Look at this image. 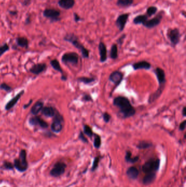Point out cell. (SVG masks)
<instances>
[{"label":"cell","instance_id":"1","mask_svg":"<svg viewBox=\"0 0 186 187\" xmlns=\"http://www.w3.org/2000/svg\"><path fill=\"white\" fill-rule=\"evenodd\" d=\"M114 106L118 108L122 117L128 118L134 116L136 113L135 108L131 105L129 100L124 96H117L113 101Z\"/></svg>","mask_w":186,"mask_h":187},{"label":"cell","instance_id":"2","mask_svg":"<svg viewBox=\"0 0 186 187\" xmlns=\"http://www.w3.org/2000/svg\"><path fill=\"white\" fill-rule=\"evenodd\" d=\"M65 40L71 43L75 48L78 49L81 51L83 56L84 58H89V51L87 48H85L83 44L81 43L78 40V38L74 34L67 35L65 37Z\"/></svg>","mask_w":186,"mask_h":187},{"label":"cell","instance_id":"3","mask_svg":"<svg viewBox=\"0 0 186 187\" xmlns=\"http://www.w3.org/2000/svg\"><path fill=\"white\" fill-rule=\"evenodd\" d=\"M14 167L20 172H24L28 168V164L26 159V152L25 150H22L19 158L15 159Z\"/></svg>","mask_w":186,"mask_h":187},{"label":"cell","instance_id":"4","mask_svg":"<svg viewBox=\"0 0 186 187\" xmlns=\"http://www.w3.org/2000/svg\"><path fill=\"white\" fill-rule=\"evenodd\" d=\"M160 166V160L159 159H151L146 162L142 166V171L145 173H155L158 170Z\"/></svg>","mask_w":186,"mask_h":187},{"label":"cell","instance_id":"5","mask_svg":"<svg viewBox=\"0 0 186 187\" xmlns=\"http://www.w3.org/2000/svg\"><path fill=\"white\" fill-rule=\"evenodd\" d=\"M167 36L172 46L175 47L180 41L181 35L177 28L169 29L167 31Z\"/></svg>","mask_w":186,"mask_h":187},{"label":"cell","instance_id":"6","mask_svg":"<svg viewBox=\"0 0 186 187\" xmlns=\"http://www.w3.org/2000/svg\"><path fill=\"white\" fill-rule=\"evenodd\" d=\"M164 12L161 11L154 17L150 19H147L145 23L142 25L144 27L147 29H153L154 27L159 25L163 19Z\"/></svg>","mask_w":186,"mask_h":187},{"label":"cell","instance_id":"7","mask_svg":"<svg viewBox=\"0 0 186 187\" xmlns=\"http://www.w3.org/2000/svg\"><path fill=\"white\" fill-rule=\"evenodd\" d=\"M54 117V121L51 126V130L54 132L58 133L62 130V123L63 122V118L58 112H56Z\"/></svg>","mask_w":186,"mask_h":187},{"label":"cell","instance_id":"8","mask_svg":"<svg viewBox=\"0 0 186 187\" xmlns=\"http://www.w3.org/2000/svg\"><path fill=\"white\" fill-rule=\"evenodd\" d=\"M67 165L62 162H57L54 165L52 169L50 171V175L54 177H57L63 175L66 170Z\"/></svg>","mask_w":186,"mask_h":187},{"label":"cell","instance_id":"9","mask_svg":"<svg viewBox=\"0 0 186 187\" xmlns=\"http://www.w3.org/2000/svg\"><path fill=\"white\" fill-rule=\"evenodd\" d=\"M79 55L74 52L65 53L62 56V62L65 64H70L72 65H77L79 61Z\"/></svg>","mask_w":186,"mask_h":187},{"label":"cell","instance_id":"10","mask_svg":"<svg viewBox=\"0 0 186 187\" xmlns=\"http://www.w3.org/2000/svg\"><path fill=\"white\" fill-rule=\"evenodd\" d=\"M130 13H124L119 15L115 21V25L120 31H122L124 29L128 22Z\"/></svg>","mask_w":186,"mask_h":187},{"label":"cell","instance_id":"11","mask_svg":"<svg viewBox=\"0 0 186 187\" xmlns=\"http://www.w3.org/2000/svg\"><path fill=\"white\" fill-rule=\"evenodd\" d=\"M154 73L156 75L157 80L159 85V87L158 88L164 89L165 84L166 82L165 74L164 70L159 67H157L156 69V70H154Z\"/></svg>","mask_w":186,"mask_h":187},{"label":"cell","instance_id":"12","mask_svg":"<svg viewBox=\"0 0 186 187\" xmlns=\"http://www.w3.org/2000/svg\"><path fill=\"white\" fill-rule=\"evenodd\" d=\"M124 75L120 71H114L110 74L109 76L110 81L112 82L116 85L120 84L122 81Z\"/></svg>","mask_w":186,"mask_h":187},{"label":"cell","instance_id":"13","mask_svg":"<svg viewBox=\"0 0 186 187\" xmlns=\"http://www.w3.org/2000/svg\"><path fill=\"white\" fill-rule=\"evenodd\" d=\"M98 49L100 55V61L101 62H104L107 60V50L106 44L103 42H99Z\"/></svg>","mask_w":186,"mask_h":187},{"label":"cell","instance_id":"14","mask_svg":"<svg viewBox=\"0 0 186 187\" xmlns=\"http://www.w3.org/2000/svg\"><path fill=\"white\" fill-rule=\"evenodd\" d=\"M29 123L33 125H39L42 128H47L48 127V124L46 121H43L42 119L38 117H34L30 118Z\"/></svg>","mask_w":186,"mask_h":187},{"label":"cell","instance_id":"15","mask_svg":"<svg viewBox=\"0 0 186 187\" xmlns=\"http://www.w3.org/2000/svg\"><path fill=\"white\" fill-rule=\"evenodd\" d=\"M151 67V65L150 62L146 61H141L136 62L133 65V68L134 70H149Z\"/></svg>","mask_w":186,"mask_h":187},{"label":"cell","instance_id":"16","mask_svg":"<svg viewBox=\"0 0 186 187\" xmlns=\"http://www.w3.org/2000/svg\"><path fill=\"white\" fill-rule=\"evenodd\" d=\"M75 0H60L58 2V4L60 7L65 9H70L75 5Z\"/></svg>","mask_w":186,"mask_h":187},{"label":"cell","instance_id":"17","mask_svg":"<svg viewBox=\"0 0 186 187\" xmlns=\"http://www.w3.org/2000/svg\"><path fill=\"white\" fill-rule=\"evenodd\" d=\"M46 67L47 66L45 64H38L31 67L30 69V72L35 74H38L45 71Z\"/></svg>","mask_w":186,"mask_h":187},{"label":"cell","instance_id":"18","mask_svg":"<svg viewBox=\"0 0 186 187\" xmlns=\"http://www.w3.org/2000/svg\"><path fill=\"white\" fill-rule=\"evenodd\" d=\"M129 178L131 180H136L139 175V170L135 167H130L127 169L126 172Z\"/></svg>","mask_w":186,"mask_h":187},{"label":"cell","instance_id":"19","mask_svg":"<svg viewBox=\"0 0 186 187\" xmlns=\"http://www.w3.org/2000/svg\"><path fill=\"white\" fill-rule=\"evenodd\" d=\"M44 15L47 18L57 20L60 15V12L55 9H46L44 12Z\"/></svg>","mask_w":186,"mask_h":187},{"label":"cell","instance_id":"20","mask_svg":"<svg viewBox=\"0 0 186 187\" xmlns=\"http://www.w3.org/2000/svg\"><path fill=\"white\" fill-rule=\"evenodd\" d=\"M23 93H24V91L20 92V93H19L17 95L15 96L14 97H13L11 100H10L6 106V110H9L14 106L15 105H16V103L20 99V98L22 96Z\"/></svg>","mask_w":186,"mask_h":187},{"label":"cell","instance_id":"21","mask_svg":"<svg viewBox=\"0 0 186 187\" xmlns=\"http://www.w3.org/2000/svg\"><path fill=\"white\" fill-rule=\"evenodd\" d=\"M156 175L155 173H146V176L144 177L142 180V183L145 185H149L153 182L156 179Z\"/></svg>","mask_w":186,"mask_h":187},{"label":"cell","instance_id":"22","mask_svg":"<svg viewBox=\"0 0 186 187\" xmlns=\"http://www.w3.org/2000/svg\"><path fill=\"white\" fill-rule=\"evenodd\" d=\"M56 111L53 107L50 106L44 107L42 110V114L48 117H54L56 113Z\"/></svg>","mask_w":186,"mask_h":187},{"label":"cell","instance_id":"23","mask_svg":"<svg viewBox=\"0 0 186 187\" xmlns=\"http://www.w3.org/2000/svg\"><path fill=\"white\" fill-rule=\"evenodd\" d=\"M149 19L146 14H140L136 15L134 18L133 19V22L135 25H143L146 20Z\"/></svg>","mask_w":186,"mask_h":187},{"label":"cell","instance_id":"24","mask_svg":"<svg viewBox=\"0 0 186 187\" xmlns=\"http://www.w3.org/2000/svg\"><path fill=\"white\" fill-rule=\"evenodd\" d=\"M43 103L41 101H38L37 102L33 107H32L31 110V113L33 115H36L40 111L42 110L43 108Z\"/></svg>","mask_w":186,"mask_h":187},{"label":"cell","instance_id":"25","mask_svg":"<svg viewBox=\"0 0 186 187\" xmlns=\"http://www.w3.org/2000/svg\"><path fill=\"white\" fill-rule=\"evenodd\" d=\"M134 0H117L116 5L120 8H127L131 6Z\"/></svg>","mask_w":186,"mask_h":187},{"label":"cell","instance_id":"26","mask_svg":"<svg viewBox=\"0 0 186 187\" xmlns=\"http://www.w3.org/2000/svg\"><path fill=\"white\" fill-rule=\"evenodd\" d=\"M139 157L136 156L134 158H131V151H126V155H125V160L126 161L131 164H134L136 162H138L139 160Z\"/></svg>","mask_w":186,"mask_h":187},{"label":"cell","instance_id":"27","mask_svg":"<svg viewBox=\"0 0 186 187\" xmlns=\"http://www.w3.org/2000/svg\"><path fill=\"white\" fill-rule=\"evenodd\" d=\"M158 12V8L156 6H150L147 8L146 11V14H145L147 15V17L148 18L149 17H152L153 15L156 14V13Z\"/></svg>","mask_w":186,"mask_h":187},{"label":"cell","instance_id":"28","mask_svg":"<svg viewBox=\"0 0 186 187\" xmlns=\"http://www.w3.org/2000/svg\"><path fill=\"white\" fill-rule=\"evenodd\" d=\"M110 56L111 59H116L118 57V47L116 44H113L112 45L110 52Z\"/></svg>","mask_w":186,"mask_h":187},{"label":"cell","instance_id":"29","mask_svg":"<svg viewBox=\"0 0 186 187\" xmlns=\"http://www.w3.org/2000/svg\"><path fill=\"white\" fill-rule=\"evenodd\" d=\"M78 80L81 82H83L85 84H88L94 82L96 79L95 78H92V77H81L78 78Z\"/></svg>","mask_w":186,"mask_h":187},{"label":"cell","instance_id":"30","mask_svg":"<svg viewBox=\"0 0 186 187\" xmlns=\"http://www.w3.org/2000/svg\"><path fill=\"white\" fill-rule=\"evenodd\" d=\"M17 42L20 47L25 48L28 47V40L25 37H19L17 39Z\"/></svg>","mask_w":186,"mask_h":187},{"label":"cell","instance_id":"31","mask_svg":"<svg viewBox=\"0 0 186 187\" xmlns=\"http://www.w3.org/2000/svg\"><path fill=\"white\" fill-rule=\"evenodd\" d=\"M152 144L147 141H141L139 142V144L137 145L136 147L140 149H144L146 148H149L150 147H152Z\"/></svg>","mask_w":186,"mask_h":187},{"label":"cell","instance_id":"32","mask_svg":"<svg viewBox=\"0 0 186 187\" xmlns=\"http://www.w3.org/2000/svg\"><path fill=\"white\" fill-rule=\"evenodd\" d=\"M50 64H51V66L55 69V70L57 71L58 72H61V73H63V71H62V69L61 67L60 66V64L58 62V61L57 60H51V62H50Z\"/></svg>","mask_w":186,"mask_h":187},{"label":"cell","instance_id":"33","mask_svg":"<svg viewBox=\"0 0 186 187\" xmlns=\"http://www.w3.org/2000/svg\"><path fill=\"white\" fill-rule=\"evenodd\" d=\"M84 134L86 135L88 137H91V138H92V137L94 135V134L91 128L88 125H84Z\"/></svg>","mask_w":186,"mask_h":187},{"label":"cell","instance_id":"34","mask_svg":"<svg viewBox=\"0 0 186 187\" xmlns=\"http://www.w3.org/2000/svg\"><path fill=\"white\" fill-rule=\"evenodd\" d=\"M101 138L98 135H95V140H94V147L96 148H99L101 146Z\"/></svg>","mask_w":186,"mask_h":187},{"label":"cell","instance_id":"35","mask_svg":"<svg viewBox=\"0 0 186 187\" xmlns=\"http://www.w3.org/2000/svg\"><path fill=\"white\" fill-rule=\"evenodd\" d=\"M99 159H100V158L99 157H96L95 158L94 161H93V162L92 167V171H94L96 170V169L98 168L99 162Z\"/></svg>","mask_w":186,"mask_h":187},{"label":"cell","instance_id":"36","mask_svg":"<svg viewBox=\"0 0 186 187\" xmlns=\"http://www.w3.org/2000/svg\"><path fill=\"white\" fill-rule=\"evenodd\" d=\"M9 49V47L7 44H4V45L0 47V56L4 53L6 51H7Z\"/></svg>","mask_w":186,"mask_h":187},{"label":"cell","instance_id":"37","mask_svg":"<svg viewBox=\"0 0 186 187\" xmlns=\"http://www.w3.org/2000/svg\"><path fill=\"white\" fill-rule=\"evenodd\" d=\"M3 167L4 169H6V170H12L14 168V165L9 162H4Z\"/></svg>","mask_w":186,"mask_h":187},{"label":"cell","instance_id":"38","mask_svg":"<svg viewBox=\"0 0 186 187\" xmlns=\"http://www.w3.org/2000/svg\"><path fill=\"white\" fill-rule=\"evenodd\" d=\"M103 118L104 121L107 123L109 122L110 119H111V116H110L108 113L105 112V113H104L103 114Z\"/></svg>","mask_w":186,"mask_h":187},{"label":"cell","instance_id":"39","mask_svg":"<svg viewBox=\"0 0 186 187\" xmlns=\"http://www.w3.org/2000/svg\"><path fill=\"white\" fill-rule=\"evenodd\" d=\"M0 89L4 90L7 92H9L11 90V88L6 83H2L0 85Z\"/></svg>","mask_w":186,"mask_h":187},{"label":"cell","instance_id":"40","mask_svg":"<svg viewBox=\"0 0 186 187\" xmlns=\"http://www.w3.org/2000/svg\"><path fill=\"white\" fill-rule=\"evenodd\" d=\"M79 139H80L81 141L82 142H83L84 143H88V139L85 137V136L84 135V132L81 131L79 134Z\"/></svg>","mask_w":186,"mask_h":187},{"label":"cell","instance_id":"41","mask_svg":"<svg viewBox=\"0 0 186 187\" xmlns=\"http://www.w3.org/2000/svg\"><path fill=\"white\" fill-rule=\"evenodd\" d=\"M83 99L84 101L85 102H88V101H92L93 99L91 96L88 94H84L83 97Z\"/></svg>","mask_w":186,"mask_h":187},{"label":"cell","instance_id":"42","mask_svg":"<svg viewBox=\"0 0 186 187\" xmlns=\"http://www.w3.org/2000/svg\"><path fill=\"white\" fill-rule=\"evenodd\" d=\"M186 120H185V121H182V122L180 123V126H179V129H180V130H181V131L185 130V129H186Z\"/></svg>","mask_w":186,"mask_h":187},{"label":"cell","instance_id":"43","mask_svg":"<svg viewBox=\"0 0 186 187\" xmlns=\"http://www.w3.org/2000/svg\"><path fill=\"white\" fill-rule=\"evenodd\" d=\"M126 34H123L118 39V40H117V42L119 43L120 44H122L123 43V42H124V40L125 39V38H126Z\"/></svg>","mask_w":186,"mask_h":187},{"label":"cell","instance_id":"44","mask_svg":"<svg viewBox=\"0 0 186 187\" xmlns=\"http://www.w3.org/2000/svg\"><path fill=\"white\" fill-rule=\"evenodd\" d=\"M74 19L75 22H78L81 20V18L80 17L78 14L77 13H74Z\"/></svg>","mask_w":186,"mask_h":187},{"label":"cell","instance_id":"45","mask_svg":"<svg viewBox=\"0 0 186 187\" xmlns=\"http://www.w3.org/2000/svg\"><path fill=\"white\" fill-rule=\"evenodd\" d=\"M182 113L183 116L184 117H185L186 116V107H184L183 108L182 110Z\"/></svg>","mask_w":186,"mask_h":187},{"label":"cell","instance_id":"46","mask_svg":"<svg viewBox=\"0 0 186 187\" xmlns=\"http://www.w3.org/2000/svg\"><path fill=\"white\" fill-rule=\"evenodd\" d=\"M32 100H30V101H29V103H27V104H26L25 105H24V108H27V107H28L29 106V105H31V103H32Z\"/></svg>","mask_w":186,"mask_h":187}]
</instances>
